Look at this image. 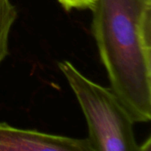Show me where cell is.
<instances>
[{"mask_svg":"<svg viewBox=\"0 0 151 151\" xmlns=\"http://www.w3.org/2000/svg\"><path fill=\"white\" fill-rule=\"evenodd\" d=\"M92 33L111 89L134 123L151 119V0H95Z\"/></svg>","mask_w":151,"mask_h":151,"instance_id":"cell-1","label":"cell"},{"mask_svg":"<svg viewBox=\"0 0 151 151\" xmlns=\"http://www.w3.org/2000/svg\"><path fill=\"white\" fill-rule=\"evenodd\" d=\"M85 115L91 151H143L136 142L134 121L111 88L84 76L71 62L58 63Z\"/></svg>","mask_w":151,"mask_h":151,"instance_id":"cell-2","label":"cell"},{"mask_svg":"<svg viewBox=\"0 0 151 151\" xmlns=\"http://www.w3.org/2000/svg\"><path fill=\"white\" fill-rule=\"evenodd\" d=\"M91 151L87 139L24 130L0 123V151Z\"/></svg>","mask_w":151,"mask_h":151,"instance_id":"cell-3","label":"cell"},{"mask_svg":"<svg viewBox=\"0 0 151 151\" xmlns=\"http://www.w3.org/2000/svg\"><path fill=\"white\" fill-rule=\"evenodd\" d=\"M17 14L11 0H0V64L9 53V35Z\"/></svg>","mask_w":151,"mask_h":151,"instance_id":"cell-4","label":"cell"},{"mask_svg":"<svg viewBox=\"0 0 151 151\" xmlns=\"http://www.w3.org/2000/svg\"><path fill=\"white\" fill-rule=\"evenodd\" d=\"M60 4L66 10L72 9H90L95 0H58Z\"/></svg>","mask_w":151,"mask_h":151,"instance_id":"cell-5","label":"cell"}]
</instances>
